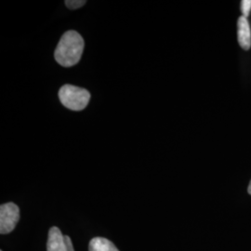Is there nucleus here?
Listing matches in <instances>:
<instances>
[{"mask_svg": "<svg viewBox=\"0 0 251 251\" xmlns=\"http://www.w3.org/2000/svg\"><path fill=\"white\" fill-rule=\"evenodd\" d=\"M84 46V39L76 31H67L56 47L54 58L63 67L74 66L80 61Z\"/></svg>", "mask_w": 251, "mask_h": 251, "instance_id": "1", "label": "nucleus"}, {"mask_svg": "<svg viewBox=\"0 0 251 251\" xmlns=\"http://www.w3.org/2000/svg\"><path fill=\"white\" fill-rule=\"evenodd\" d=\"M63 106L73 111H82L89 104L90 93L89 90L73 85H64L58 93Z\"/></svg>", "mask_w": 251, "mask_h": 251, "instance_id": "2", "label": "nucleus"}, {"mask_svg": "<svg viewBox=\"0 0 251 251\" xmlns=\"http://www.w3.org/2000/svg\"><path fill=\"white\" fill-rule=\"evenodd\" d=\"M20 220L19 206L12 203H6L0 206V233H11Z\"/></svg>", "mask_w": 251, "mask_h": 251, "instance_id": "3", "label": "nucleus"}, {"mask_svg": "<svg viewBox=\"0 0 251 251\" xmlns=\"http://www.w3.org/2000/svg\"><path fill=\"white\" fill-rule=\"evenodd\" d=\"M47 251H75L72 240L68 235H63L58 227H51L49 232Z\"/></svg>", "mask_w": 251, "mask_h": 251, "instance_id": "4", "label": "nucleus"}, {"mask_svg": "<svg viewBox=\"0 0 251 251\" xmlns=\"http://www.w3.org/2000/svg\"><path fill=\"white\" fill-rule=\"evenodd\" d=\"M237 37L240 47L245 50H249L251 47V29L248 18L244 16L237 22Z\"/></svg>", "mask_w": 251, "mask_h": 251, "instance_id": "5", "label": "nucleus"}, {"mask_svg": "<svg viewBox=\"0 0 251 251\" xmlns=\"http://www.w3.org/2000/svg\"><path fill=\"white\" fill-rule=\"evenodd\" d=\"M89 251H119L114 243L104 237H94L90 240Z\"/></svg>", "mask_w": 251, "mask_h": 251, "instance_id": "6", "label": "nucleus"}, {"mask_svg": "<svg viewBox=\"0 0 251 251\" xmlns=\"http://www.w3.org/2000/svg\"><path fill=\"white\" fill-rule=\"evenodd\" d=\"M67 8L70 9H76L83 7L86 4L85 0H66L64 1Z\"/></svg>", "mask_w": 251, "mask_h": 251, "instance_id": "7", "label": "nucleus"}, {"mask_svg": "<svg viewBox=\"0 0 251 251\" xmlns=\"http://www.w3.org/2000/svg\"><path fill=\"white\" fill-rule=\"evenodd\" d=\"M241 11L243 16L248 18V16L251 14V0H243L241 2Z\"/></svg>", "mask_w": 251, "mask_h": 251, "instance_id": "8", "label": "nucleus"}, {"mask_svg": "<svg viewBox=\"0 0 251 251\" xmlns=\"http://www.w3.org/2000/svg\"><path fill=\"white\" fill-rule=\"evenodd\" d=\"M248 192H249L250 195H251V182H250V185H249V188H248Z\"/></svg>", "mask_w": 251, "mask_h": 251, "instance_id": "9", "label": "nucleus"}, {"mask_svg": "<svg viewBox=\"0 0 251 251\" xmlns=\"http://www.w3.org/2000/svg\"></svg>", "mask_w": 251, "mask_h": 251, "instance_id": "10", "label": "nucleus"}]
</instances>
